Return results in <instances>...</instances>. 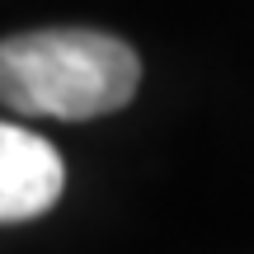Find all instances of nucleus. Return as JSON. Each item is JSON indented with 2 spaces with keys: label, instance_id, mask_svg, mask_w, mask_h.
Returning a JSON list of instances; mask_svg holds the SVG:
<instances>
[{
  "label": "nucleus",
  "instance_id": "nucleus-1",
  "mask_svg": "<svg viewBox=\"0 0 254 254\" xmlns=\"http://www.w3.org/2000/svg\"><path fill=\"white\" fill-rule=\"evenodd\" d=\"M136 52L99 28H38L0 43V104L24 118L90 123L132 104Z\"/></svg>",
  "mask_w": 254,
  "mask_h": 254
},
{
  "label": "nucleus",
  "instance_id": "nucleus-2",
  "mask_svg": "<svg viewBox=\"0 0 254 254\" xmlns=\"http://www.w3.org/2000/svg\"><path fill=\"white\" fill-rule=\"evenodd\" d=\"M62 155L52 141L14 123H0V221H28L62 198Z\"/></svg>",
  "mask_w": 254,
  "mask_h": 254
}]
</instances>
